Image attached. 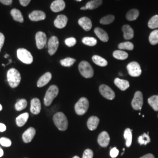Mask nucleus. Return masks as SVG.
<instances>
[{
    "instance_id": "1",
    "label": "nucleus",
    "mask_w": 158,
    "mask_h": 158,
    "mask_svg": "<svg viewBox=\"0 0 158 158\" xmlns=\"http://www.w3.org/2000/svg\"><path fill=\"white\" fill-rule=\"evenodd\" d=\"M21 76L19 72L14 68L10 69L7 72V80L12 88H15L21 82Z\"/></svg>"
},
{
    "instance_id": "2",
    "label": "nucleus",
    "mask_w": 158,
    "mask_h": 158,
    "mask_svg": "<svg viewBox=\"0 0 158 158\" xmlns=\"http://www.w3.org/2000/svg\"><path fill=\"white\" fill-rule=\"evenodd\" d=\"M53 120L55 125L60 131H64L68 129V118L62 112L56 113L53 117Z\"/></svg>"
},
{
    "instance_id": "3",
    "label": "nucleus",
    "mask_w": 158,
    "mask_h": 158,
    "mask_svg": "<svg viewBox=\"0 0 158 158\" xmlns=\"http://www.w3.org/2000/svg\"><path fill=\"white\" fill-rule=\"evenodd\" d=\"M59 93V88L56 85H51L46 93L44 97V104L46 106H49L53 100L56 97Z\"/></svg>"
},
{
    "instance_id": "4",
    "label": "nucleus",
    "mask_w": 158,
    "mask_h": 158,
    "mask_svg": "<svg viewBox=\"0 0 158 158\" xmlns=\"http://www.w3.org/2000/svg\"><path fill=\"white\" fill-rule=\"evenodd\" d=\"M79 70L80 74L85 78H91L94 75L93 69L90 64L86 61H82L80 63Z\"/></svg>"
},
{
    "instance_id": "5",
    "label": "nucleus",
    "mask_w": 158,
    "mask_h": 158,
    "mask_svg": "<svg viewBox=\"0 0 158 158\" xmlns=\"http://www.w3.org/2000/svg\"><path fill=\"white\" fill-rule=\"evenodd\" d=\"M89 107V100L85 98L82 97L79 99V101L75 105V111L79 115H83L87 111Z\"/></svg>"
},
{
    "instance_id": "6",
    "label": "nucleus",
    "mask_w": 158,
    "mask_h": 158,
    "mask_svg": "<svg viewBox=\"0 0 158 158\" xmlns=\"http://www.w3.org/2000/svg\"><path fill=\"white\" fill-rule=\"evenodd\" d=\"M17 57L23 63L29 64L33 62V56L28 50L19 48L17 50Z\"/></svg>"
},
{
    "instance_id": "7",
    "label": "nucleus",
    "mask_w": 158,
    "mask_h": 158,
    "mask_svg": "<svg viewBox=\"0 0 158 158\" xmlns=\"http://www.w3.org/2000/svg\"><path fill=\"white\" fill-rule=\"evenodd\" d=\"M127 69L128 73L132 77H139L141 74V68L139 64L136 62L130 63L127 65Z\"/></svg>"
},
{
    "instance_id": "8",
    "label": "nucleus",
    "mask_w": 158,
    "mask_h": 158,
    "mask_svg": "<svg viewBox=\"0 0 158 158\" xmlns=\"http://www.w3.org/2000/svg\"><path fill=\"white\" fill-rule=\"evenodd\" d=\"M143 104V94L141 91H136L132 101L131 102V105L132 108L135 110H141Z\"/></svg>"
},
{
    "instance_id": "9",
    "label": "nucleus",
    "mask_w": 158,
    "mask_h": 158,
    "mask_svg": "<svg viewBox=\"0 0 158 158\" xmlns=\"http://www.w3.org/2000/svg\"><path fill=\"white\" fill-rule=\"evenodd\" d=\"M99 91L102 96L106 99L112 100L115 98V93L107 85H102L99 87Z\"/></svg>"
},
{
    "instance_id": "10",
    "label": "nucleus",
    "mask_w": 158,
    "mask_h": 158,
    "mask_svg": "<svg viewBox=\"0 0 158 158\" xmlns=\"http://www.w3.org/2000/svg\"><path fill=\"white\" fill-rule=\"evenodd\" d=\"M59 42L56 36H52L48 43V52L50 55L52 56L56 52L59 47Z\"/></svg>"
},
{
    "instance_id": "11",
    "label": "nucleus",
    "mask_w": 158,
    "mask_h": 158,
    "mask_svg": "<svg viewBox=\"0 0 158 158\" xmlns=\"http://www.w3.org/2000/svg\"><path fill=\"white\" fill-rule=\"evenodd\" d=\"M36 46L39 49H43L46 44L47 37L46 34L43 32H38L36 34L35 36Z\"/></svg>"
},
{
    "instance_id": "12",
    "label": "nucleus",
    "mask_w": 158,
    "mask_h": 158,
    "mask_svg": "<svg viewBox=\"0 0 158 158\" xmlns=\"http://www.w3.org/2000/svg\"><path fill=\"white\" fill-rule=\"evenodd\" d=\"M110 141V138L106 131H103L98 135L97 142L102 147H107L108 146Z\"/></svg>"
},
{
    "instance_id": "13",
    "label": "nucleus",
    "mask_w": 158,
    "mask_h": 158,
    "mask_svg": "<svg viewBox=\"0 0 158 158\" xmlns=\"http://www.w3.org/2000/svg\"><path fill=\"white\" fill-rule=\"evenodd\" d=\"M36 134V130L33 127H30L26 130L23 135V141L25 143H29L32 141Z\"/></svg>"
},
{
    "instance_id": "14",
    "label": "nucleus",
    "mask_w": 158,
    "mask_h": 158,
    "mask_svg": "<svg viewBox=\"0 0 158 158\" xmlns=\"http://www.w3.org/2000/svg\"><path fill=\"white\" fill-rule=\"evenodd\" d=\"M31 112L35 115L39 114L41 110V102L38 98H34L31 102Z\"/></svg>"
},
{
    "instance_id": "15",
    "label": "nucleus",
    "mask_w": 158,
    "mask_h": 158,
    "mask_svg": "<svg viewBox=\"0 0 158 158\" xmlns=\"http://www.w3.org/2000/svg\"><path fill=\"white\" fill-rule=\"evenodd\" d=\"M66 6L65 2L63 0H55L54 1L51 6V10L55 12L62 11Z\"/></svg>"
},
{
    "instance_id": "16",
    "label": "nucleus",
    "mask_w": 158,
    "mask_h": 158,
    "mask_svg": "<svg viewBox=\"0 0 158 158\" xmlns=\"http://www.w3.org/2000/svg\"><path fill=\"white\" fill-rule=\"evenodd\" d=\"M68 20V18L64 15H59L55 19L54 21V25L57 28H63L66 26Z\"/></svg>"
},
{
    "instance_id": "17",
    "label": "nucleus",
    "mask_w": 158,
    "mask_h": 158,
    "mask_svg": "<svg viewBox=\"0 0 158 158\" xmlns=\"http://www.w3.org/2000/svg\"><path fill=\"white\" fill-rule=\"evenodd\" d=\"M29 18L32 21H40L45 19L46 14L44 12L36 10L29 15Z\"/></svg>"
},
{
    "instance_id": "18",
    "label": "nucleus",
    "mask_w": 158,
    "mask_h": 158,
    "mask_svg": "<svg viewBox=\"0 0 158 158\" xmlns=\"http://www.w3.org/2000/svg\"><path fill=\"white\" fill-rule=\"evenodd\" d=\"M79 25L85 31H89L92 28V23L88 17H82L79 19Z\"/></svg>"
},
{
    "instance_id": "19",
    "label": "nucleus",
    "mask_w": 158,
    "mask_h": 158,
    "mask_svg": "<svg viewBox=\"0 0 158 158\" xmlns=\"http://www.w3.org/2000/svg\"><path fill=\"white\" fill-rule=\"evenodd\" d=\"M52 77V74L50 72H47L44 74L38 80L37 82V86L38 87H42L45 86L50 81Z\"/></svg>"
},
{
    "instance_id": "20",
    "label": "nucleus",
    "mask_w": 158,
    "mask_h": 158,
    "mask_svg": "<svg viewBox=\"0 0 158 158\" xmlns=\"http://www.w3.org/2000/svg\"><path fill=\"white\" fill-rule=\"evenodd\" d=\"M122 31L124 33V38L126 40H130L133 38L134 33V30L130 25H124L122 27Z\"/></svg>"
},
{
    "instance_id": "21",
    "label": "nucleus",
    "mask_w": 158,
    "mask_h": 158,
    "mask_svg": "<svg viewBox=\"0 0 158 158\" xmlns=\"http://www.w3.org/2000/svg\"><path fill=\"white\" fill-rule=\"evenodd\" d=\"M100 123V119L96 116H92L87 121V127L91 131H94L97 128Z\"/></svg>"
},
{
    "instance_id": "22",
    "label": "nucleus",
    "mask_w": 158,
    "mask_h": 158,
    "mask_svg": "<svg viewBox=\"0 0 158 158\" xmlns=\"http://www.w3.org/2000/svg\"><path fill=\"white\" fill-rule=\"evenodd\" d=\"M94 32L97 36L102 40V42H107L109 40V37L107 33L100 28H96L94 29Z\"/></svg>"
},
{
    "instance_id": "23",
    "label": "nucleus",
    "mask_w": 158,
    "mask_h": 158,
    "mask_svg": "<svg viewBox=\"0 0 158 158\" xmlns=\"http://www.w3.org/2000/svg\"><path fill=\"white\" fill-rule=\"evenodd\" d=\"M114 83L121 90H126L130 87V83L127 80L116 78L114 80Z\"/></svg>"
},
{
    "instance_id": "24",
    "label": "nucleus",
    "mask_w": 158,
    "mask_h": 158,
    "mask_svg": "<svg viewBox=\"0 0 158 158\" xmlns=\"http://www.w3.org/2000/svg\"><path fill=\"white\" fill-rule=\"evenodd\" d=\"M29 118V114L24 113L19 115L16 118V123L19 127H21L26 124Z\"/></svg>"
},
{
    "instance_id": "25",
    "label": "nucleus",
    "mask_w": 158,
    "mask_h": 158,
    "mask_svg": "<svg viewBox=\"0 0 158 158\" xmlns=\"http://www.w3.org/2000/svg\"><path fill=\"white\" fill-rule=\"evenodd\" d=\"M11 15L13 18V19L17 22L23 23V17L21 12L19 10L14 8L11 11Z\"/></svg>"
},
{
    "instance_id": "26",
    "label": "nucleus",
    "mask_w": 158,
    "mask_h": 158,
    "mask_svg": "<svg viewBox=\"0 0 158 158\" xmlns=\"http://www.w3.org/2000/svg\"><path fill=\"white\" fill-rule=\"evenodd\" d=\"M102 0H91L88 2L85 6L87 10H94L102 6Z\"/></svg>"
},
{
    "instance_id": "27",
    "label": "nucleus",
    "mask_w": 158,
    "mask_h": 158,
    "mask_svg": "<svg viewBox=\"0 0 158 158\" xmlns=\"http://www.w3.org/2000/svg\"><path fill=\"white\" fill-rule=\"evenodd\" d=\"M92 60L97 65L101 67H105L108 64L107 61L105 59L98 55H94L92 57Z\"/></svg>"
},
{
    "instance_id": "28",
    "label": "nucleus",
    "mask_w": 158,
    "mask_h": 158,
    "mask_svg": "<svg viewBox=\"0 0 158 158\" xmlns=\"http://www.w3.org/2000/svg\"><path fill=\"white\" fill-rule=\"evenodd\" d=\"M139 12L136 9H132L128 12L126 14V18L127 19L130 21H132L136 20L138 17H139Z\"/></svg>"
},
{
    "instance_id": "29",
    "label": "nucleus",
    "mask_w": 158,
    "mask_h": 158,
    "mask_svg": "<svg viewBox=\"0 0 158 158\" xmlns=\"http://www.w3.org/2000/svg\"><path fill=\"white\" fill-rule=\"evenodd\" d=\"M132 130H131L130 128H127L125 130L124 134V137L126 141V146L127 147H130L132 143Z\"/></svg>"
},
{
    "instance_id": "30",
    "label": "nucleus",
    "mask_w": 158,
    "mask_h": 158,
    "mask_svg": "<svg viewBox=\"0 0 158 158\" xmlns=\"http://www.w3.org/2000/svg\"><path fill=\"white\" fill-rule=\"evenodd\" d=\"M138 142L141 145H147L151 142V138L149 136V132L143 133L142 135L139 136L138 138Z\"/></svg>"
},
{
    "instance_id": "31",
    "label": "nucleus",
    "mask_w": 158,
    "mask_h": 158,
    "mask_svg": "<svg viewBox=\"0 0 158 158\" xmlns=\"http://www.w3.org/2000/svg\"><path fill=\"white\" fill-rule=\"evenodd\" d=\"M148 102L155 111H158V96H153L149 97Z\"/></svg>"
},
{
    "instance_id": "32",
    "label": "nucleus",
    "mask_w": 158,
    "mask_h": 158,
    "mask_svg": "<svg viewBox=\"0 0 158 158\" xmlns=\"http://www.w3.org/2000/svg\"><path fill=\"white\" fill-rule=\"evenodd\" d=\"M113 56L118 60H125L128 58V54L124 51H115L113 52Z\"/></svg>"
},
{
    "instance_id": "33",
    "label": "nucleus",
    "mask_w": 158,
    "mask_h": 158,
    "mask_svg": "<svg viewBox=\"0 0 158 158\" xmlns=\"http://www.w3.org/2000/svg\"><path fill=\"white\" fill-rule=\"evenodd\" d=\"M149 40L151 45H155L158 44V29L152 31L149 36Z\"/></svg>"
},
{
    "instance_id": "34",
    "label": "nucleus",
    "mask_w": 158,
    "mask_h": 158,
    "mask_svg": "<svg viewBox=\"0 0 158 158\" xmlns=\"http://www.w3.org/2000/svg\"><path fill=\"white\" fill-rule=\"evenodd\" d=\"M148 26L150 29L158 28V15H154L149 19Z\"/></svg>"
},
{
    "instance_id": "35",
    "label": "nucleus",
    "mask_w": 158,
    "mask_h": 158,
    "mask_svg": "<svg viewBox=\"0 0 158 158\" xmlns=\"http://www.w3.org/2000/svg\"><path fill=\"white\" fill-rule=\"evenodd\" d=\"M27 101L25 99L23 98L17 102V103L15 105V108L17 111H20L23 110V109H25L27 107Z\"/></svg>"
},
{
    "instance_id": "36",
    "label": "nucleus",
    "mask_w": 158,
    "mask_h": 158,
    "mask_svg": "<svg viewBox=\"0 0 158 158\" xmlns=\"http://www.w3.org/2000/svg\"><path fill=\"white\" fill-rule=\"evenodd\" d=\"M134 46L132 43L130 42H125L121 43L118 45V48L121 50H128L132 51L134 49Z\"/></svg>"
},
{
    "instance_id": "37",
    "label": "nucleus",
    "mask_w": 158,
    "mask_h": 158,
    "mask_svg": "<svg viewBox=\"0 0 158 158\" xmlns=\"http://www.w3.org/2000/svg\"><path fill=\"white\" fill-rule=\"evenodd\" d=\"M82 42L86 45L89 46H94L97 43V40L92 37H85L82 40Z\"/></svg>"
},
{
    "instance_id": "38",
    "label": "nucleus",
    "mask_w": 158,
    "mask_h": 158,
    "mask_svg": "<svg viewBox=\"0 0 158 158\" xmlns=\"http://www.w3.org/2000/svg\"><path fill=\"white\" fill-rule=\"evenodd\" d=\"M76 62V59L71 57H67L60 60V64L64 67H70Z\"/></svg>"
},
{
    "instance_id": "39",
    "label": "nucleus",
    "mask_w": 158,
    "mask_h": 158,
    "mask_svg": "<svg viewBox=\"0 0 158 158\" xmlns=\"http://www.w3.org/2000/svg\"><path fill=\"white\" fill-rule=\"evenodd\" d=\"M115 19V17L113 15H109L103 17L100 19V23L102 25H108L113 23Z\"/></svg>"
},
{
    "instance_id": "40",
    "label": "nucleus",
    "mask_w": 158,
    "mask_h": 158,
    "mask_svg": "<svg viewBox=\"0 0 158 158\" xmlns=\"http://www.w3.org/2000/svg\"><path fill=\"white\" fill-rule=\"evenodd\" d=\"M0 144L3 147H10L11 145V141L8 138L2 137L0 138Z\"/></svg>"
},
{
    "instance_id": "41",
    "label": "nucleus",
    "mask_w": 158,
    "mask_h": 158,
    "mask_svg": "<svg viewBox=\"0 0 158 158\" xmlns=\"http://www.w3.org/2000/svg\"><path fill=\"white\" fill-rule=\"evenodd\" d=\"M76 42H77L76 40L73 37L69 38H67L66 40H65V44L68 46V47L73 46L76 45Z\"/></svg>"
},
{
    "instance_id": "42",
    "label": "nucleus",
    "mask_w": 158,
    "mask_h": 158,
    "mask_svg": "<svg viewBox=\"0 0 158 158\" xmlns=\"http://www.w3.org/2000/svg\"><path fill=\"white\" fill-rule=\"evenodd\" d=\"M93 152L92 150L90 149H85V152L83 153V158H93Z\"/></svg>"
},
{
    "instance_id": "43",
    "label": "nucleus",
    "mask_w": 158,
    "mask_h": 158,
    "mask_svg": "<svg viewBox=\"0 0 158 158\" xmlns=\"http://www.w3.org/2000/svg\"><path fill=\"white\" fill-rule=\"evenodd\" d=\"M110 154V156L111 158H115L116 157H117V156L119 154L118 149L115 147L111 149Z\"/></svg>"
},
{
    "instance_id": "44",
    "label": "nucleus",
    "mask_w": 158,
    "mask_h": 158,
    "mask_svg": "<svg viewBox=\"0 0 158 158\" xmlns=\"http://www.w3.org/2000/svg\"><path fill=\"white\" fill-rule=\"evenodd\" d=\"M4 41H5V36L4 34L0 32V52L4 44Z\"/></svg>"
},
{
    "instance_id": "45",
    "label": "nucleus",
    "mask_w": 158,
    "mask_h": 158,
    "mask_svg": "<svg viewBox=\"0 0 158 158\" xmlns=\"http://www.w3.org/2000/svg\"><path fill=\"white\" fill-rule=\"evenodd\" d=\"M19 1L20 4L22 6H26L28 5L31 0H19Z\"/></svg>"
},
{
    "instance_id": "46",
    "label": "nucleus",
    "mask_w": 158,
    "mask_h": 158,
    "mask_svg": "<svg viewBox=\"0 0 158 158\" xmlns=\"http://www.w3.org/2000/svg\"><path fill=\"white\" fill-rule=\"evenodd\" d=\"M0 2L6 6H9L11 4L12 0H0Z\"/></svg>"
},
{
    "instance_id": "47",
    "label": "nucleus",
    "mask_w": 158,
    "mask_h": 158,
    "mask_svg": "<svg viewBox=\"0 0 158 158\" xmlns=\"http://www.w3.org/2000/svg\"><path fill=\"white\" fill-rule=\"evenodd\" d=\"M140 158H155V156L152 153H148V154L143 155V156H142Z\"/></svg>"
},
{
    "instance_id": "48",
    "label": "nucleus",
    "mask_w": 158,
    "mask_h": 158,
    "mask_svg": "<svg viewBox=\"0 0 158 158\" xmlns=\"http://www.w3.org/2000/svg\"><path fill=\"white\" fill-rule=\"evenodd\" d=\"M6 130V125L2 123H0V132H4Z\"/></svg>"
},
{
    "instance_id": "49",
    "label": "nucleus",
    "mask_w": 158,
    "mask_h": 158,
    "mask_svg": "<svg viewBox=\"0 0 158 158\" xmlns=\"http://www.w3.org/2000/svg\"><path fill=\"white\" fill-rule=\"evenodd\" d=\"M4 155V151L1 148H0V157H2Z\"/></svg>"
},
{
    "instance_id": "50",
    "label": "nucleus",
    "mask_w": 158,
    "mask_h": 158,
    "mask_svg": "<svg viewBox=\"0 0 158 158\" xmlns=\"http://www.w3.org/2000/svg\"><path fill=\"white\" fill-rule=\"evenodd\" d=\"M80 10H86L87 9H86L85 6H83V7H81V8H80Z\"/></svg>"
},
{
    "instance_id": "51",
    "label": "nucleus",
    "mask_w": 158,
    "mask_h": 158,
    "mask_svg": "<svg viewBox=\"0 0 158 158\" xmlns=\"http://www.w3.org/2000/svg\"><path fill=\"white\" fill-rule=\"evenodd\" d=\"M2 109V106L0 104V111H1Z\"/></svg>"
},
{
    "instance_id": "52",
    "label": "nucleus",
    "mask_w": 158,
    "mask_h": 158,
    "mask_svg": "<svg viewBox=\"0 0 158 158\" xmlns=\"http://www.w3.org/2000/svg\"><path fill=\"white\" fill-rule=\"evenodd\" d=\"M73 158H80L78 156H74Z\"/></svg>"
},
{
    "instance_id": "53",
    "label": "nucleus",
    "mask_w": 158,
    "mask_h": 158,
    "mask_svg": "<svg viewBox=\"0 0 158 158\" xmlns=\"http://www.w3.org/2000/svg\"><path fill=\"white\" fill-rule=\"evenodd\" d=\"M8 56H9V55L6 54V56H5V57H6V58H7V57H8Z\"/></svg>"
},
{
    "instance_id": "54",
    "label": "nucleus",
    "mask_w": 158,
    "mask_h": 158,
    "mask_svg": "<svg viewBox=\"0 0 158 158\" xmlns=\"http://www.w3.org/2000/svg\"><path fill=\"white\" fill-rule=\"evenodd\" d=\"M77 1H78V2H80V1H81L82 0H76Z\"/></svg>"
},
{
    "instance_id": "55",
    "label": "nucleus",
    "mask_w": 158,
    "mask_h": 158,
    "mask_svg": "<svg viewBox=\"0 0 158 158\" xmlns=\"http://www.w3.org/2000/svg\"><path fill=\"white\" fill-rule=\"evenodd\" d=\"M119 75H121V76H123V74H122L121 73H119Z\"/></svg>"
}]
</instances>
